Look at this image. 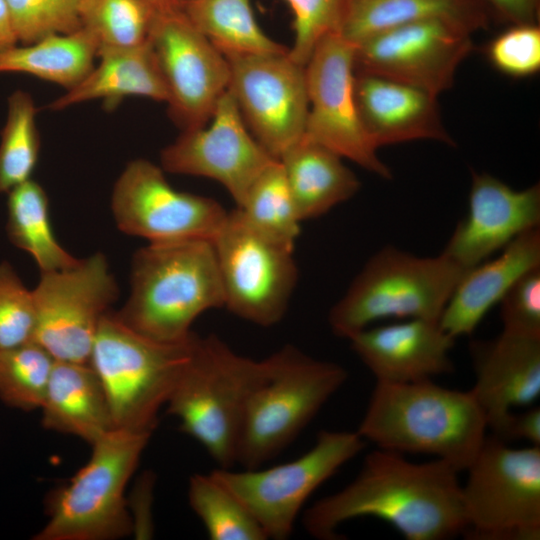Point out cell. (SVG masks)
<instances>
[{
	"mask_svg": "<svg viewBox=\"0 0 540 540\" xmlns=\"http://www.w3.org/2000/svg\"><path fill=\"white\" fill-rule=\"evenodd\" d=\"M460 472L441 459L415 463L377 448L358 475L341 490L317 500L303 525L319 540H338V528L360 517L389 523L407 540H444L464 535L468 521Z\"/></svg>",
	"mask_w": 540,
	"mask_h": 540,
	"instance_id": "6da1fadb",
	"label": "cell"
},
{
	"mask_svg": "<svg viewBox=\"0 0 540 540\" xmlns=\"http://www.w3.org/2000/svg\"><path fill=\"white\" fill-rule=\"evenodd\" d=\"M487 429L471 390L425 380L376 382L356 431L377 448L433 455L461 472L475 459Z\"/></svg>",
	"mask_w": 540,
	"mask_h": 540,
	"instance_id": "7a4b0ae2",
	"label": "cell"
},
{
	"mask_svg": "<svg viewBox=\"0 0 540 540\" xmlns=\"http://www.w3.org/2000/svg\"><path fill=\"white\" fill-rule=\"evenodd\" d=\"M130 284L115 315L157 342L187 341L199 315L225 304L212 240L149 243L133 255Z\"/></svg>",
	"mask_w": 540,
	"mask_h": 540,
	"instance_id": "3957f363",
	"label": "cell"
},
{
	"mask_svg": "<svg viewBox=\"0 0 540 540\" xmlns=\"http://www.w3.org/2000/svg\"><path fill=\"white\" fill-rule=\"evenodd\" d=\"M265 369L264 359L242 356L216 335L193 339L165 407L220 468L236 463L246 405Z\"/></svg>",
	"mask_w": 540,
	"mask_h": 540,
	"instance_id": "277c9868",
	"label": "cell"
},
{
	"mask_svg": "<svg viewBox=\"0 0 540 540\" xmlns=\"http://www.w3.org/2000/svg\"><path fill=\"white\" fill-rule=\"evenodd\" d=\"M265 374L252 391L242 422L236 463L261 467L282 452L343 386L341 365L287 344L265 358Z\"/></svg>",
	"mask_w": 540,
	"mask_h": 540,
	"instance_id": "5b68a950",
	"label": "cell"
},
{
	"mask_svg": "<svg viewBox=\"0 0 540 540\" xmlns=\"http://www.w3.org/2000/svg\"><path fill=\"white\" fill-rule=\"evenodd\" d=\"M466 270L443 253L420 257L385 246L369 258L331 308L330 328L349 339L382 319L439 321Z\"/></svg>",
	"mask_w": 540,
	"mask_h": 540,
	"instance_id": "8992f818",
	"label": "cell"
},
{
	"mask_svg": "<svg viewBox=\"0 0 540 540\" xmlns=\"http://www.w3.org/2000/svg\"><path fill=\"white\" fill-rule=\"evenodd\" d=\"M195 335L182 343H162L132 330L111 309L102 317L89 364L103 386L115 428L152 434Z\"/></svg>",
	"mask_w": 540,
	"mask_h": 540,
	"instance_id": "52a82bcc",
	"label": "cell"
},
{
	"mask_svg": "<svg viewBox=\"0 0 540 540\" xmlns=\"http://www.w3.org/2000/svg\"><path fill=\"white\" fill-rule=\"evenodd\" d=\"M151 434L114 428L91 444L87 463L47 499L35 540H115L131 534L125 489Z\"/></svg>",
	"mask_w": 540,
	"mask_h": 540,
	"instance_id": "ba28073f",
	"label": "cell"
},
{
	"mask_svg": "<svg viewBox=\"0 0 540 540\" xmlns=\"http://www.w3.org/2000/svg\"><path fill=\"white\" fill-rule=\"evenodd\" d=\"M461 494L471 540L540 539V446L486 436Z\"/></svg>",
	"mask_w": 540,
	"mask_h": 540,
	"instance_id": "9c48e42d",
	"label": "cell"
},
{
	"mask_svg": "<svg viewBox=\"0 0 540 540\" xmlns=\"http://www.w3.org/2000/svg\"><path fill=\"white\" fill-rule=\"evenodd\" d=\"M365 444L357 431L322 430L311 449L292 461L264 469L219 467L211 472L246 506L267 539L284 540L312 493Z\"/></svg>",
	"mask_w": 540,
	"mask_h": 540,
	"instance_id": "30bf717a",
	"label": "cell"
},
{
	"mask_svg": "<svg viewBox=\"0 0 540 540\" xmlns=\"http://www.w3.org/2000/svg\"><path fill=\"white\" fill-rule=\"evenodd\" d=\"M225 296L236 316L262 327L285 315L296 286L294 248L254 228L237 208L212 240Z\"/></svg>",
	"mask_w": 540,
	"mask_h": 540,
	"instance_id": "8fae6325",
	"label": "cell"
},
{
	"mask_svg": "<svg viewBox=\"0 0 540 540\" xmlns=\"http://www.w3.org/2000/svg\"><path fill=\"white\" fill-rule=\"evenodd\" d=\"M33 292V341L56 361L89 363L102 317L119 291L106 257L96 253L69 269L41 273Z\"/></svg>",
	"mask_w": 540,
	"mask_h": 540,
	"instance_id": "7c38bea8",
	"label": "cell"
},
{
	"mask_svg": "<svg viewBox=\"0 0 540 540\" xmlns=\"http://www.w3.org/2000/svg\"><path fill=\"white\" fill-rule=\"evenodd\" d=\"M164 172L143 158L125 166L111 197L117 227L149 243L213 240L228 212L210 197L176 190Z\"/></svg>",
	"mask_w": 540,
	"mask_h": 540,
	"instance_id": "4fadbf2b",
	"label": "cell"
},
{
	"mask_svg": "<svg viewBox=\"0 0 540 540\" xmlns=\"http://www.w3.org/2000/svg\"><path fill=\"white\" fill-rule=\"evenodd\" d=\"M228 90L254 138L277 160L305 134L309 99L306 70L289 51L225 56Z\"/></svg>",
	"mask_w": 540,
	"mask_h": 540,
	"instance_id": "5bb4252c",
	"label": "cell"
},
{
	"mask_svg": "<svg viewBox=\"0 0 540 540\" xmlns=\"http://www.w3.org/2000/svg\"><path fill=\"white\" fill-rule=\"evenodd\" d=\"M305 70L309 111L304 136L383 179H392L358 114L354 46L337 33L327 35L313 50Z\"/></svg>",
	"mask_w": 540,
	"mask_h": 540,
	"instance_id": "9a60e30c",
	"label": "cell"
},
{
	"mask_svg": "<svg viewBox=\"0 0 540 540\" xmlns=\"http://www.w3.org/2000/svg\"><path fill=\"white\" fill-rule=\"evenodd\" d=\"M149 42L168 93V111L182 131L206 125L228 90L230 67L182 10L156 13Z\"/></svg>",
	"mask_w": 540,
	"mask_h": 540,
	"instance_id": "2e32d148",
	"label": "cell"
},
{
	"mask_svg": "<svg viewBox=\"0 0 540 540\" xmlns=\"http://www.w3.org/2000/svg\"><path fill=\"white\" fill-rule=\"evenodd\" d=\"M472 33L443 20L397 26L354 46L355 73L407 84L434 96L454 83L460 63L473 49Z\"/></svg>",
	"mask_w": 540,
	"mask_h": 540,
	"instance_id": "e0dca14e",
	"label": "cell"
},
{
	"mask_svg": "<svg viewBox=\"0 0 540 540\" xmlns=\"http://www.w3.org/2000/svg\"><path fill=\"white\" fill-rule=\"evenodd\" d=\"M160 161L165 172L217 181L239 207L256 178L277 159L251 134L227 90L209 122L182 131L161 151Z\"/></svg>",
	"mask_w": 540,
	"mask_h": 540,
	"instance_id": "ac0fdd59",
	"label": "cell"
},
{
	"mask_svg": "<svg viewBox=\"0 0 540 540\" xmlns=\"http://www.w3.org/2000/svg\"><path fill=\"white\" fill-rule=\"evenodd\" d=\"M468 212L442 253L469 269L540 225V185L522 190L488 174L472 172Z\"/></svg>",
	"mask_w": 540,
	"mask_h": 540,
	"instance_id": "d6986e66",
	"label": "cell"
},
{
	"mask_svg": "<svg viewBox=\"0 0 540 540\" xmlns=\"http://www.w3.org/2000/svg\"><path fill=\"white\" fill-rule=\"evenodd\" d=\"M348 340L376 382L433 380L454 370L449 353L456 339L436 320L404 319L369 326Z\"/></svg>",
	"mask_w": 540,
	"mask_h": 540,
	"instance_id": "ffe728a7",
	"label": "cell"
},
{
	"mask_svg": "<svg viewBox=\"0 0 540 540\" xmlns=\"http://www.w3.org/2000/svg\"><path fill=\"white\" fill-rule=\"evenodd\" d=\"M475 375L470 389L487 427L497 434L512 408L532 405L540 395V338L501 332L470 342Z\"/></svg>",
	"mask_w": 540,
	"mask_h": 540,
	"instance_id": "44dd1931",
	"label": "cell"
},
{
	"mask_svg": "<svg viewBox=\"0 0 540 540\" xmlns=\"http://www.w3.org/2000/svg\"><path fill=\"white\" fill-rule=\"evenodd\" d=\"M355 100L362 126L379 148L415 140L455 141L445 128L437 97L387 78L355 74Z\"/></svg>",
	"mask_w": 540,
	"mask_h": 540,
	"instance_id": "7402d4cb",
	"label": "cell"
},
{
	"mask_svg": "<svg viewBox=\"0 0 540 540\" xmlns=\"http://www.w3.org/2000/svg\"><path fill=\"white\" fill-rule=\"evenodd\" d=\"M540 266V228L530 229L507 244L497 257L465 271L439 324L454 339L471 335L513 283Z\"/></svg>",
	"mask_w": 540,
	"mask_h": 540,
	"instance_id": "603a6c76",
	"label": "cell"
},
{
	"mask_svg": "<svg viewBox=\"0 0 540 540\" xmlns=\"http://www.w3.org/2000/svg\"><path fill=\"white\" fill-rule=\"evenodd\" d=\"M100 62L74 87L47 108L61 111L74 105L103 100L110 108L123 98L139 96L167 102V88L149 40L124 48L98 49Z\"/></svg>",
	"mask_w": 540,
	"mask_h": 540,
	"instance_id": "cb8c5ba5",
	"label": "cell"
},
{
	"mask_svg": "<svg viewBox=\"0 0 540 540\" xmlns=\"http://www.w3.org/2000/svg\"><path fill=\"white\" fill-rule=\"evenodd\" d=\"M40 410L44 428L90 445L115 428L103 386L89 363L55 361Z\"/></svg>",
	"mask_w": 540,
	"mask_h": 540,
	"instance_id": "d4e9b609",
	"label": "cell"
},
{
	"mask_svg": "<svg viewBox=\"0 0 540 540\" xmlns=\"http://www.w3.org/2000/svg\"><path fill=\"white\" fill-rule=\"evenodd\" d=\"M342 159L305 136L278 159L300 221L324 215L359 191V179Z\"/></svg>",
	"mask_w": 540,
	"mask_h": 540,
	"instance_id": "484cf974",
	"label": "cell"
},
{
	"mask_svg": "<svg viewBox=\"0 0 540 540\" xmlns=\"http://www.w3.org/2000/svg\"><path fill=\"white\" fill-rule=\"evenodd\" d=\"M482 0H348L339 35L355 45L379 32L410 23L443 20L471 33L488 26Z\"/></svg>",
	"mask_w": 540,
	"mask_h": 540,
	"instance_id": "4316f807",
	"label": "cell"
},
{
	"mask_svg": "<svg viewBox=\"0 0 540 540\" xmlns=\"http://www.w3.org/2000/svg\"><path fill=\"white\" fill-rule=\"evenodd\" d=\"M97 53V40L81 27L0 51V73H25L69 90L94 67Z\"/></svg>",
	"mask_w": 540,
	"mask_h": 540,
	"instance_id": "83f0119b",
	"label": "cell"
},
{
	"mask_svg": "<svg viewBox=\"0 0 540 540\" xmlns=\"http://www.w3.org/2000/svg\"><path fill=\"white\" fill-rule=\"evenodd\" d=\"M7 194L8 238L31 255L41 273L69 269L79 263L80 259L58 242L50 220L47 193L37 181L29 179Z\"/></svg>",
	"mask_w": 540,
	"mask_h": 540,
	"instance_id": "f1b7e54d",
	"label": "cell"
},
{
	"mask_svg": "<svg viewBox=\"0 0 540 540\" xmlns=\"http://www.w3.org/2000/svg\"><path fill=\"white\" fill-rule=\"evenodd\" d=\"M183 12L225 56L289 51L260 27L251 0H189L184 3Z\"/></svg>",
	"mask_w": 540,
	"mask_h": 540,
	"instance_id": "f546056e",
	"label": "cell"
},
{
	"mask_svg": "<svg viewBox=\"0 0 540 540\" xmlns=\"http://www.w3.org/2000/svg\"><path fill=\"white\" fill-rule=\"evenodd\" d=\"M188 502L212 540H266L254 516L212 472L193 474Z\"/></svg>",
	"mask_w": 540,
	"mask_h": 540,
	"instance_id": "4dcf8cb0",
	"label": "cell"
},
{
	"mask_svg": "<svg viewBox=\"0 0 540 540\" xmlns=\"http://www.w3.org/2000/svg\"><path fill=\"white\" fill-rule=\"evenodd\" d=\"M237 208L258 231L294 248L301 221L279 160L256 178Z\"/></svg>",
	"mask_w": 540,
	"mask_h": 540,
	"instance_id": "1f68e13d",
	"label": "cell"
},
{
	"mask_svg": "<svg viewBox=\"0 0 540 540\" xmlns=\"http://www.w3.org/2000/svg\"><path fill=\"white\" fill-rule=\"evenodd\" d=\"M36 114L28 92L17 90L9 96L0 140V193H8L31 179L40 152Z\"/></svg>",
	"mask_w": 540,
	"mask_h": 540,
	"instance_id": "d6a6232c",
	"label": "cell"
},
{
	"mask_svg": "<svg viewBox=\"0 0 540 540\" xmlns=\"http://www.w3.org/2000/svg\"><path fill=\"white\" fill-rule=\"evenodd\" d=\"M81 26L101 48H124L149 40L156 15L147 0H81Z\"/></svg>",
	"mask_w": 540,
	"mask_h": 540,
	"instance_id": "836d02e7",
	"label": "cell"
},
{
	"mask_svg": "<svg viewBox=\"0 0 540 540\" xmlns=\"http://www.w3.org/2000/svg\"><path fill=\"white\" fill-rule=\"evenodd\" d=\"M55 361L35 341L0 349V400L23 411L40 409Z\"/></svg>",
	"mask_w": 540,
	"mask_h": 540,
	"instance_id": "e575fe53",
	"label": "cell"
},
{
	"mask_svg": "<svg viewBox=\"0 0 540 540\" xmlns=\"http://www.w3.org/2000/svg\"><path fill=\"white\" fill-rule=\"evenodd\" d=\"M18 42L80 29L81 0H5Z\"/></svg>",
	"mask_w": 540,
	"mask_h": 540,
	"instance_id": "d590c367",
	"label": "cell"
},
{
	"mask_svg": "<svg viewBox=\"0 0 540 540\" xmlns=\"http://www.w3.org/2000/svg\"><path fill=\"white\" fill-rule=\"evenodd\" d=\"M293 14L290 57L306 65L317 44L327 35L339 34L348 0H285Z\"/></svg>",
	"mask_w": 540,
	"mask_h": 540,
	"instance_id": "8d00e7d4",
	"label": "cell"
},
{
	"mask_svg": "<svg viewBox=\"0 0 540 540\" xmlns=\"http://www.w3.org/2000/svg\"><path fill=\"white\" fill-rule=\"evenodd\" d=\"M36 311L33 292L13 267L0 263V349L33 341Z\"/></svg>",
	"mask_w": 540,
	"mask_h": 540,
	"instance_id": "74e56055",
	"label": "cell"
},
{
	"mask_svg": "<svg viewBox=\"0 0 540 540\" xmlns=\"http://www.w3.org/2000/svg\"><path fill=\"white\" fill-rule=\"evenodd\" d=\"M490 62L511 77H528L540 69L538 24H515L492 40L487 48Z\"/></svg>",
	"mask_w": 540,
	"mask_h": 540,
	"instance_id": "f35d334b",
	"label": "cell"
},
{
	"mask_svg": "<svg viewBox=\"0 0 540 540\" xmlns=\"http://www.w3.org/2000/svg\"><path fill=\"white\" fill-rule=\"evenodd\" d=\"M499 304L502 332L540 338V266L519 277Z\"/></svg>",
	"mask_w": 540,
	"mask_h": 540,
	"instance_id": "ab89813d",
	"label": "cell"
},
{
	"mask_svg": "<svg viewBox=\"0 0 540 540\" xmlns=\"http://www.w3.org/2000/svg\"><path fill=\"white\" fill-rule=\"evenodd\" d=\"M493 436L505 442L524 440L531 446H540V408L533 407L521 413L511 412L502 428Z\"/></svg>",
	"mask_w": 540,
	"mask_h": 540,
	"instance_id": "60d3db41",
	"label": "cell"
},
{
	"mask_svg": "<svg viewBox=\"0 0 540 540\" xmlns=\"http://www.w3.org/2000/svg\"><path fill=\"white\" fill-rule=\"evenodd\" d=\"M490 15L510 25L536 24L540 0H482Z\"/></svg>",
	"mask_w": 540,
	"mask_h": 540,
	"instance_id": "b9f144b4",
	"label": "cell"
},
{
	"mask_svg": "<svg viewBox=\"0 0 540 540\" xmlns=\"http://www.w3.org/2000/svg\"><path fill=\"white\" fill-rule=\"evenodd\" d=\"M18 43L11 16L5 0H0V51Z\"/></svg>",
	"mask_w": 540,
	"mask_h": 540,
	"instance_id": "7bdbcfd3",
	"label": "cell"
},
{
	"mask_svg": "<svg viewBox=\"0 0 540 540\" xmlns=\"http://www.w3.org/2000/svg\"><path fill=\"white\" fill-rule=\"evenodd\" d=\"M156 13H169L183 9L182 0H147Z\"/></svg>",
	"mask_w": 540,
	"mask_h": 540,
	"instance_id": "ee69618b",
	"label": "cell"
},
{
	"mask_svg": "<svg viewBox=\"0 0 540 540\" xmlns=\"http://www.w3.org/2000/svg\"><path fill=\"white\" fill-rule=\"evenodd\" d=\"M187 1H189V0H182L183 4L186 3Z\"/></svg>",
	"mask_w": 540,
	"mask_h": 540,
	"instance_id": "f6af8a7d",
	"label": "cell"
}]
</instances>
